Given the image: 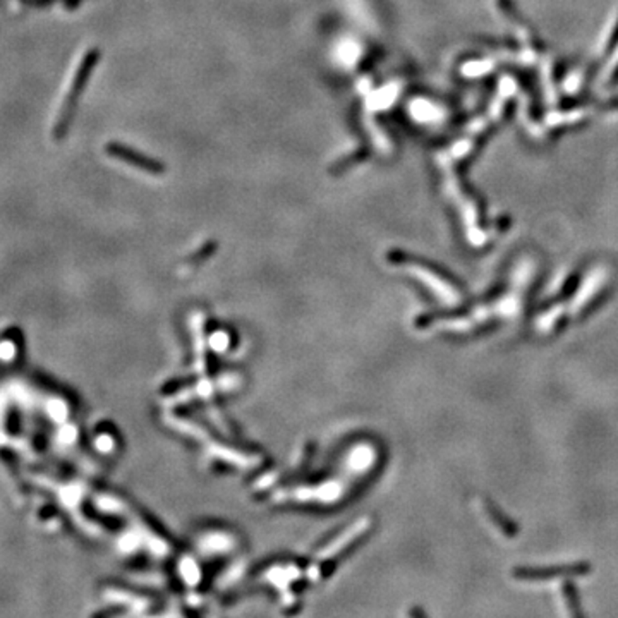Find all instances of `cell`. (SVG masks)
Masks as SVG:
<instances>
[{
    "label": "cell",
    "instance_id": "cell-1",
    "mask_svg": "<svg viewBox=\"0 0 618 618\" xmlns=\"http://www.w3.org/2000/svg\"><path fill=\"white\" fill-rule=\"evenodd\" d=\"M591 570L587 563H575V565H562V567H550V568H515L514 575L515 579L526 580V582H541V580H553V579H565V577L575 575H586Z\"/></svg>",
    "mask_w": 618,
    "mask_h": 618
},
{
    "label": "cell",
    "instance_id": "cell-2",
    "mask_svg": "<svg viewBox=\"0 0 618 618\" xmlns=\"http://www.w3.org/2000/svg\"><path fill=\"white\" fill-rule=\"evenodd\" d=\"M98 60V52H90L88 55L85 57V60L81 62V65L77 67L76 74H74V81H72V88L71 93H67V97H65L64 105H62L60 110V117H59V124L57 126L64 127L65 122L69 121V115H71L72 109H74V103L77 100V93L81 92L82 86H85L86 80H88L90 72H92V67L94 62Z\"/></svg>",
    "mask_w": 618,
    "mask_h": 618
},
{
    "label": "cell",
    "instance_id": "cell-3",
    "mask_svg": "<svg viewBox=\"0 0 618 618\" xmlns=\"http://www.w3.org/2000/svg\"><path fill=\"white\" fill-rule=\"evenodd\" d=\"M109 153L115 156V158L122 160V162L139 168V170L148 172V174H162L163 172L162 163L155 162L153 158H148V156L138 153V151L131 150V148L122 146V144H110Z\"/></svg>",
    "mask_w": 618,
    "mask_h": 618
},
{
    "label": "cell",
    "instance_id": "cell-4",
    "mask_svg": "<svg viewBox=\"0 0 618 618\" xmlns=\"http://www.w3.org/2000/svg\"><path fill=\"white\" fill-rule=\"evenodd\" d=\"M605 282H607V273L603 270H596L591 277H587L584 286L580 287L575 300L572 303V313L574 315H580V313L586 311L592 304V299L601 292V287H603Z\"/></svg>",
    "mask_w": 618,
    "mask_h": 618
},
{
    "label": "cell",
    "instance_id": "cell-5",
    "mask_svg": "<svg viewBox=\"0 0 618 618\" xmlns=\"http://www.w3.org/2000/svg\"><path fill=\"white\" fill-rule=\"evenodd\" d=\"M481 509H483L486 519H488V521L492 522V524L505 536V538H515V534L519 533L517 526H515L505 514H502L497 505H493L492 502L488 500H483L481 502Z\"/></svg>",
    "mask_w": 618,
    "mask_h": 618
},
{
    "label": "cell",
    "instance_id": "cell-6",
    "mask_svg": "<svg viewBox=\"0 0 618 618\" xmlns=\"http://www.w3.org/2000/svg\"><path fill=\"white\" fill-rule=\"evenodd\" d=\"M562 315H563V308L562 306H553L551 309H548V311L541 313V315H539L538 321H536V327H538L539 332L551 333L556 327H558L560 321L563 320Z\"/></svg>",
    "mask_w": 618,
    "mask_h": 618
},
{
    "label": "cell",
    "instance_id": "cell-7",
    "mask_svg": "<svg viewBox=\"0 0 618 618\" xmlns=\"http://www.w3.org/2000/svg\"><path fill=\"white\" fill-rule=\"evenodd\" d=\"M562 597H563V603H565L567 607V613L572 617H580L582 615V612H580V605H579V595H577V591H574V586L572 584H563L562 586Z\"/></svg>",
    "mask_w": 618,
    "mask_h": 618
}]
</instances>
